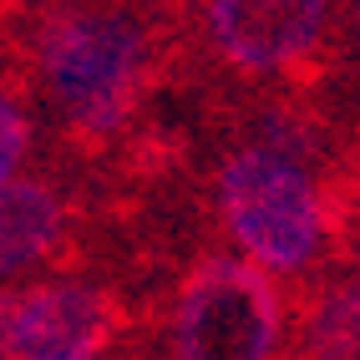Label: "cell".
Returning <instances> with one entry per match:
<instances>
[{"label": "cell", "instance_id": "1", "mask_svg": "<svg viewBox=\"0 0 360 360\" xmlns=\"http://www.w3.org/2000/svg\"><path fill=\"white\" fill-rule=\"evenodd\" d=\"M6 46L77 153L117 148L162 77V26L122 0H36Z\"/></svg>", "mask_w": 360, "mask_h": 360}, {"label": "cell", "instance_id": "2", "mask_svg": "<svg viewBox=\"0 0 360 360\" xmlns=\"http://www.w3.org/2000/svg\"><path fill=\"white\" fill-rule=\"evenodd\" d=\"M213 198L233 249H244V259L269 274L315 269L335 238L330 183H320L304 158L259 137L224 158Z\"/></svg>", "mask_w": 360, "mask_h": 360}, {"label": "cell", "instance_id": "3", "mask_svg": "<svg viewBox=\"0 0 360 360\" xmlns=\"http://www.w3.org/2000/svg\"><path fill=\"white\" fill-rule=\"evenodd\" d=\"M279 284L254 259L203 254L173 300V360H279L284 350Z\"/></svg>", "mask_w": 360, "mask_h": 360}, {"label": "cell", "instance_id": "4", "mask_svg": "<svg viewBox=\"0 0 360 360\" xmlns=\"http://www.w3.org/2000/svg\"><path fill=\"white\" fill-rule=\"evenodd\" d=\"M340 0H203V46L238 77H309Z\"/></svg>", "mask_w": 360, "mask_h": 360}, {"label": "cell", "instance_id": "5", "mask_svg": "<svg viewBox=\"0 0 360 360\" xmlns=\"http://www.w3.org/2000/svg\"><path fill=\"white\" fill-rule=\"evenodd\" d=\"M127 335V309L107 284L56 274L11 295V360H107Z\"/></svg>", "mask_w": 360, "mask_h": 360}, {"label": "cell", "instance_id": "6", "mask_svg": "<svg viewBox=\"0 0 360 360\" xmlns=\"http://www.w3.org/2000/svg\"><path fill=\"white\" fill-rule=\"evenodd\" d=\"M77 244V203L51 178L0 183V290L36 269H56Z\"/></svg>", "mask_w": 360, "mask_h": 360}, {"label": "cell", "instance_id": "7", "mask_svg": "<svg viewBox=\"0 0 360 360\" xmlns=\"http://www.w3.org/2000/svg\"><path fill=\"white\" fill-rule=\"evenodd\" d=\"M304 360H360V274L315 284L300 315Z\"/></svg>", "mask_w": 360, "mask_h": 360}, {"label": "cell", "instance_id": "8", "mask_svg": "<svg viewBox=\"0 0 360 360\" xmlns=\"http://www.w3.org/2000/svg\"><path fill=\"white\" fill-rule=\"evenodd\" d=\"M31 142H36V117H31V102H26V71L11 56V77H0V183H11L20 173Z\"/></svg>", "mask_w": 360, "mask_h": 360}, {"label": "cell", "instance_id": "9", "mask_svg": "<svg viewBox=\"0 0 360 360\" xmlns=\"http://www.w3.org/2000/svg\"><path fill=\"white\" fill-rule=\"evenodd\" d=\"M330 198H335V233L345 238V249L360 269V167H345L330 183Z\"/></svg>", "mask_w": 360, "mask_h": 360}, {"label": "cell", "instance_id": "10", "mask_svg": "<svg viewBox=\"0 0 360 360\" xmlns=\"http://www.w3.org/2000/svg\"><path fill=\"white\" fill-rule=\"evenodd\" d=\"M0 360H11V295L0 290Z\"/></svg>", "mask_w": 360, "mask_h": 360}, {"label": "cell", "instance_id": "11", "mask_svg": "<svg viewBox=\"0 0 360 360\" xmlns=\"http://www.w3.org/2000/svg\"><path fill=\"white\" fill-rule=\"evenodd\" d=\"M350 36H355V46H360V0L350 6Z\"/></svg>", "mask_w": 360, "mask_h": 360}, {"label": "cell", "instance_id": "12", "mask_svg": "<svg viewBox=\"0 0 360 360\" xmlns=\"http://www.w3.org/2000/svg\"><path fill=\"white\" fill-rule=\"evenodd\" d=\"M15 15V6H11V0H0V31H6V20Z\"/></svg>", "mask_w": 360, "mask_h": 360}, {"label": "cell", "instance_id": "13", "mask_svg": "<svg viewBox=\"0 0 360 360\" xmlns=\"http://www.w3.org/2000/svg\"><path fill=\"white\" fill-rule=\"evenodd\" d=\"M300 360H304V355H300Z\"/></svg>", "mask_w": 360, "mask_h": 360}]
</instances>
